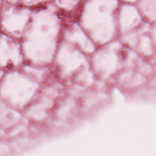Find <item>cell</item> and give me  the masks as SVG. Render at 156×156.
I'll use <instances>...</instances> for the list:
<instances>
[{"instance_id":"6da1fadb","label":"cell","mask_w":156,"mask_h":156,"mask_svg":"<svg viewBox=\"0 0 156 156\" xmlns=\"http://www.w3.org/2000/svg\"><path fill=\"white\" fill-rule=\"evenodd\" d=\"M119 0H87L81 23L94 40L103 44L111 40L118 28Z\"/></svg>"},{"instance_id":"7a4b0ae2","label":"cell","mask_w":156,"mask_h":156,"mask_svg":"<svg viewBox=\"0 0 156 156\" xmlns=\"http://www.w3.org/2000/svg\"><path fill=\"white\" fill-rule=\"evenodd\" d=\"M30 43L45 59L49 60L54 51L60 29L59 18L53 8L42 10L36 15Z\"/></svg>"},{"instance_id":"3957f363","label":"cell","mask_w":156,"mask_h":156,"mask_svg":"<svg viewBox=\"0 0 156 156\" xmlns=\"http://www.w3.org/2000/svg\"><path fill=\"white\" fill-rule=\"evenodd\" d=\"M118 12L117 24L122 35L139 29L146 23L136 4L123 3Z\"/></svg>"},{"instance_id":"277c9868","label":"cell","mask_w":156,"mask_h":156,"mask_svg":"<svg viewBox=\"0 0 156 156\" xmlns=\"http://www.w3.org/2000/svg\"><path fill=\"white\" fill-rule=\"evenodd\" d=\"M65 37L68 41L79 44L83 50L91 52L94 50V44L80 26L74 24L66 30Z\"/></svg>"},{"instance_id":"5b68a950","label":"cell","mask_w":156,"mask_h":156,"mask_svg":"<svg viewBox=\"0 0 156 156\" xmlns=\"http://www.w3.org/2000/svg\"><path fill=\"white\" fill-rule=\"evenodd\" d=\"M148 30V28L141 35L134 50L139 54L146 56L153 55L156 51V44L149 34Z\"/></svg>"},{"instance_id":"8992f818","label":"cell","mask_w":156,"mask_h":156,"mask_svg":"<svg viewBox=\"0 0 156 156\" xmlns=\"http://www.w3.org/2000/svg\"><path fill=\"white\" fill-rule=\"evenodd\" d=\"M136 5L146 23L156 21V0H139Z\"/></svg>"},{"instance_id":"52a82bcc","label":"cell","mask_w":156,"mask_h":156,"mask_svg":"<svg viewBox=\"0 0 156 156\" xmlns=\"http://www.w3.org/2000/svg\"><path fill=\"white\" fill-rule=\"evenodd\" d=\"M80 0H56L58 5L67 11H70L74 8Z\"/></svg>"},{"instance_id":"ba28073f","label":"cell","mask_w":156,"mask_h":156,"mask_svg":"<svg viewBox=\"0 0 156 156\" xmlns=\"http://www.w3.org/2000/svg\"><path fill=\"white\" fill-rule=\"evenodd\" d=\"M148 32L156 44V21L149 24Z\"/></svg>"},{"instance_id":"9c48e42d","label":"cell","mask_w":156,"mask_h":156,"mask_svg":"<svg viewBox=\"0 0 156 156\" xmlns=\"http://www.w3.org/2000/svg\"><path fill=\"white\" fill-rule=\"evenodd\" d=\"M121 1L123 2V3L136 4L139 0H121Z\"/></svg>"},{"instance_id":"30bf717a","label":"cell","mask_w":156,"mask_h":156,"mask_svg":"<svg viewBox=\"0 0 156 156\" xmlns=\"http://www.w3.org/2000/svg\"><path fill=\"white\" fill-rule=\"evenodd\" d=\"M29 2L31 3H36L39 2H43L45 1H49V0H28Z\"/></svg>"}]
</instances>
